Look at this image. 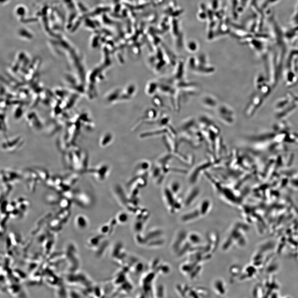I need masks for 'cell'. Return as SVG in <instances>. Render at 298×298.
I'll return each instance as SVG.
<instances>
[{
	"label": "cell",
	"mask_w": 298,
	"mask_h": 298,
	"mask_svg": "<svg viewBox=\"0 0 298 298\" xmlns=\"http://www.w3.org/2000/svg\"><path fill=\"white\" fill-rule=\"evenodd\" d=\"M85 217L82 215H79L76 216L74 219V224L75 226H77V227L80 228H83L86 226V222Z\"/></svg>",
	"instance_id": "5b68a950"
},
{
	"label": "cell",
	"mask_w": 298,
	"mask_h": 298,
	"mask_svg": "<svg viewBox=\"0 0 298 298\" xmlns=\"http://www.w3.org/2000/svg\"><path fill=\"white\" fill-rule=\"evenodd\" d=\"M206 58L198 59L190 58L188 62V66L190 70L197 74H209L215 72V68L207 62Z\"/></svg>",
	"instance_id": "6da1fadb"
},
{
	"label": "cell",
	"mask_w": 298,
	"mask_h": 298,
	"mask_svg": "<svg viewBox=\"0 0 298 298\" xmlns=\"http://www.w3.org/2000/svg\"><path fill=\"white\" fill-rule=\"evenodd\" d=\"M190 43L188 45V49L190 51H194L196 50L197 46L196 44H195L194 43Z\"/></svg>",
	"instance_id": "8992f818"
},
{
	"label": "cell",
	"mask_w": 298,
	"mask_h": 298,
	"mask_svg": "<svg viewBox=\"0 0 298 298\" xmlns=\"http://www.w3.org/2000/svg\"><path fill=\"white\" fill-rule=\"evenodd\" d=\"M20 138L9 139V140L4 141L2 143V148L3 150L12 152L14 151V146L17 150L20 147L22 143L20 142Z\"/></svg>",
	"instance_id": "3957f363"
},
{
	"label": "cell",
	"mask_w": 298,
	"mask_h": 298,
	"mask_svg": "<svg viewBox=\"0 0 298 298\" xmlns=\"http://www.w3.org/2000/svg\"><path fill=\"white\" fill-rule=\"evenodd\" d=\"M202 103L205 107L209 108H214L217 106V100L215 97L211 95H206L202 99Z\"/></svg>",
	"instance_id": "277c9868"
},
{
	"label": "cell",
	"mask_w": 298,
	"mask_h": 298,
	"mask_svg": "<svg viewBox=\"0 0 298 298\" xmlns=\"http://www.w3.org/2000/svg\"><path fill=\"white\" fill-rule=\"evenodd\" d=\"M217 114L221 122L226 124H232L235 121V113L231 107L226 104L218 106Z\"/></svg>",
	"instance_id": "7a4b0ae2"
}]
</instances>
